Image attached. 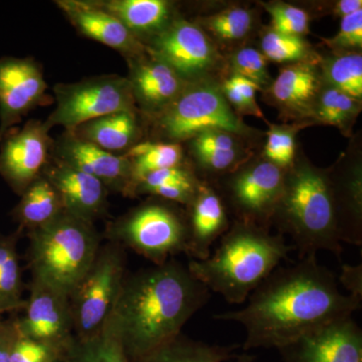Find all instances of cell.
Returning <instances> with one entry per match:
<instances>
[{
  "instance_id": "cell-43",
  "label": "cell",
  "mask_w": 362,
  "mask_h": 362,
  "mask_svg": "<svg viewBox=\"0 0 362 362\" xmlns=\"http://www.w3.org/2000/svg\"><path fill=\"white\" fill-rule=\"evenodd\" d=\"M16 335L14 320L0 321V362H11V347Z\"/></svg>"
},
{
  "instance_id": "cell-31",
  "label": "cell",
  "mask_w": 362,
  "mask_h": 362,
  "mask_svg": "<svg viewBox=\"0 0 362 362\" xmlns=\"http://www.w3.org/2000/svg\"><path fill=\"white\" fill-rule=\"evenodd\" d=\"M262 54L267 61L279 64L302 63L314 62L313 52L310 45L302 37L285 35L276 30H267L261 40Z\"/></svg>"
},
{
  "instance_id": "cell-6",
  "label": "cell",
  "mask_w": 362,
  "mask_h": 362,
  "mask_svg": "<svg viewBox=\"0 0 362 362\" xmlns=\"http://www.w3.org/2000/svg\"><path fill=\"white\" fill-rule=\"evenodd\" d=\"M109 238L161 265L170 257L187 252V221L173 207L150 202L114 223Z\"/></svg>"
},
{
  "instance_id": "cell-26",
  "label": "cell",
  "mask_w": 362,
  "mask_h": 362,
  "mask_svg": "<svg viewBox=\"0 0 362 362\" xmlns=\"http://www.w3.org/2000/svg\"><path fill=\"white\" fill-rule=\"evenodd\" d=\"M54 362H129L118 340L102 329L87 337H74L59 350Z\"/></svg>"
},
{
  "instance_id": "cell-21",
  "label": "cell",
  "mask_w": 362,
  "mask_h": 362,
  "mask_svg": "<svg viewBox=\"0 0 362 362\" xmlns=\"http://www.w3.org/2000/svg\"><path fill=\"white\" fill-rule=\"evenodd\" d=\"M187 221V254L197 261L209 258L211 245L228 230V216L223 199L213 187L201 185L195 195Z\"/></svg>"
},
{
  "instance_id": "cell-44",
  "label": "cell",
  "mask_w": 362,
  "mask_h": 362,
  "mask_svg": "<svg viewBox=\"0 0 362 362\" xmlns=\"http://www.w3.org/2000/svg\"><path fill=\"white\" fill-rule=\"evenodd\" d=\"M361 0H340V1L335 4L333 13H334L335 16L342 18L344 16H349V14L361 11Z\"/></svg>"
},
{
  "instance_id": "cell-2",
  "label": "cell",
  "mask_w": 362,
  "mask_h": 362,
  "mask_svg": "<svg viewBox=\"0 0 362 362\" xmlns=\"http://www.w3.org/2000/svg\"><path fill=\"white\" fill-rule=\"evenodd\" d=\"M209 292L187 267L169 259L125 278L103 329L136 362L180 335Z\"/></svg>"
},
{
  "instance_id": "cell-27",
  "label": "cell",
  "mask_w": 362,
  "mask_h": 362,
  "mask_svg": "<svg viewBox=\"0 0 362 362\" xmlns=\"http://www.w3.org/2000/svg\"><path fill=\"white\" fill-rule=\"evenodd\" d=\"M126 158L131 163V180L128 197H132L135 185L145 175L160 169L178 168L182 160V148L178 143L144 142L128 150Z\"/></svg>"
},
{
  "instance_id": "cell-20",
  "label": "cell",
  "mask_w": 362,
  "mask_h": 362,
  "mask_svg": "<svg viewBox=\"0 0 362 362\" xmlns=\"http://www.w3.org/2000/svg\"><path fill=\"white\" fill-rule=\"evenodd\" d=\"M320 71L314 62L287 65L269 87L272 101L289 118H313L322 88Z\"/></svg>"
},
{
  "instance_id": "cell-35",
  "label": "cell",
  "mask_w": 362,
  "mask_h": 362,
  "mask_svg": "<svg viewBox=\"0 0 362 362\" xmlns=\"http://www.w3.org/2000/svg\"><path fill=\"white\" fill-rule=\"evenodd\" d=\"M296 130L291 127L271 126L265 146V154L268 161L277 165L278 168H292L294 161L296 141H295Z\"/></svg>"
},
{
  "instance_id": "cell-33",
  "label": "cell",
  "mask_w": 362,
  "mask_h": 362,
  "mask_svg": "<svg viewBox=\"0 0 362 362\" xmlns=\"http://www.w3.org/2000/svg\"><path fill=\"white\" fill-rule=\"evenodd\" d=\"M264 6L271 16L272 30L296 37H303L308 33L310 16L304 9L282 2Z\"/></svg>"
},
{
  "instance_id": "cell-38",
  "label": "cell",
  "mask_w": 362,
  "mask_h": 362,
  "mask_svg": "<svg viewBox=\"0 0 362 362\" xmlns=\"http://www.w3.org/2000/svg\"><path fill=\"white\" fill-rule=\"evenodd\" d=\"M328 47L337 51L356 52L362 47V9L341 18L334 37L325 40Z\"/></svg>"
},
{
  "instance_id": "cell-34",
  "label": "cell",
  "mask_w": 362,
  "mask_h": 362,
  "mask_svg": "<svg viewBox=\"0 0 362 362\" xmlns=\"http://www.w3.org/2000/svg\"><path fill=\"white\" fill-rule=\"evenodd\" d=\"M230 63L235 75L247 78L258 86L259 89L271 85L267 59L258 49L243 47L233 54Z\"/></svg>"
},
{
  "instance_id": "cell-32",
  "label": "cell",
  "mask_w": 362,
  "mask_h": 362,
  "mask_svg": "<svg viewBox=\"0 0 362 362\" xmlns=\"http://www.w3.org/2000/svg\"><path fill=\"white\" fill-rule=\"evenodd\" d=\"M254 16L247 9L233 7L204 18V25L218 39L239 40L251 32Z\"/></svg>"
},
{
  "instance_id": "cell-14",
  "label": "cell",
  "mask_w": 362,
  "mask_h": 362,
  "mask_svg": "<svg viewBox=\"0 0 362 362\" xmlns=\"http://www.w3.org/2000/svg\"><path fill=\"white\" fill-rule=\"evenodd\" d=\"M25 316L14 320L23 337L61 349L74 337L70 298L39 281L30 285Z\"/></svg>"
},
{
  "instance_id": "cell-41",
  "label": "cell",
  "mask_w": 362,
  "mask_h": 362,
  "mask_svg": "<svg viewBox=\"0 0 362 362\" xmlns=\"http://www.w3.org/2000/svg\"><path fill=\"white\" fill-rule=\"evenodd\" d=\"M233 84L239 90L240 96L244 99L245 103L247 105L249 115L256 116L258 118L264 119V114L259 108L256 100L257 90H261L256 84L247 80L246 78L240 77V76L235 75L230 78Z\"/></svg>"
},
{
  "instance_id": "cell-3",
  "label": "cell",
  "mask_w": 362,
  "mask_h": 362,
  "mask_svg": "<svg viewBox=\"0 0 362 362\" xmlns=\"http://www.w3.org/2000/svg\"><path fill=\"white\" fill-rule=\"evenodd\" d=\"M291 250L282 235L237 221L214 255L202 261L192 259L187 268L209 291L218 293L228 303L242 304Z\"/></svg>"
},
{
  "instance_id": "cell-36",
  "label": "cell",
  "mask_w": 362,
  "mask_h": 362,
  "mask_svg": "<svg viewBox=\"0 0 362 362\" xmlns=\"http://www.w3.org/2000/svg\"><path fill=\"white\" fill-rule=\"evenodd\" d=\"M201 183L195 176L187 169L180 168H171L160 169L145 175L132 192L133 195L149 194L150 192L156 188L163 187H173V185H182V187H199Z\"/></svg>"
},
{
  "instance_id": "cell-24",
  "label": "cell",
  "mask_w": 362,
  "mask_h": 362,
  "mask_svg": "<svg viewBox=\"0 0 362 362\" xmlns=\"http://www.w3.org/2000/svg\"><path fill=\"white\" fill-rule=\"evenodd\" d=\"M65 211L63 202L54 185L40 175L33 181L13 211L20 228L28 232L51 223Z\"/></svg>"
},
{
  "instance_id": "cell-37",
  "label": "cell",
  "mask_w": 362,
  "mask_h": 362,
  "mask_svg": "<svg viewBox=\"0 0 362 362\" xmlns=\"http://www.w3.org/2000/svg\"><path fill=\"white\" fill-rule=\"evenodd\" d=\"M61 349L23 337L16 329L11 362H54Z\"/></svg>"
},
{
  "instance_id": "cell-13",
  "label": "cell",
  "mask_w": 362,
  "mask_h": 362,
  "mask_svg": "<svg viewBox=\"0 0 362 362\" xmlns=\"http://www.w3.org/2000/svg\"><path fill=\"white\" fill-rule=\"evenodd\" d=\"M285 362H362V331L352 316L309 331L279 349Z\"/></svg>"
},
{
  "instance_id": "cell-4",
  "label": "cell",
  "mask_w": 362,
  "mask_h": 362,
  "mask_svg": "<svg viewBox=\"0 0 362 362\" xmlns=\"http://www.w3.org/2000/svg\"><path fill=\"white\" fill-rule=\"evenodd\" d=\"M273 220L291 235L301 258L318 251L341 255L330 176L325 171L308 163L292 166L285 173Z\"/></svg>"
},
{
  "instance_id": "cell-25",
  "label": "cell",
  "mask_w": 362,
  "mask_h": 362,
  "mask_svg": "<svg viewBox=\"0 0 362 362\" xmlns=\"http://www.w3.org/2000/svg\"><path fill=\"white\" fill-rule=\"evenodd\" d=\"M237 346H220L178 335L136 362H226L237 357Z\"/></svg>"
},
{
  "instance_id": "cell-30",
  "label": "cell",
  "mask_w": 362,
  "mask_h": 362,
  "mask_svg": "<svg viewBox=\"0 0 362 362\" xmlns=\"http://www.w3.org/2000/svg\"><path fill=\"white\" fill-rule=\"evenodd\" d=\"M361 109V100L325 84L317 97L313 118L349 132Z\"/></svg>"
},
{
  "instance_id": "cell-11",
  "label": "cell",
  "mask_w": 362,
  "mask_h": 362,
  "mask_svg": "<svg viewBox=\"0 0 362 362\" xmlns=\"http://www.w3.org/2000/svg\"><path fill=\"white\" fill-rule=\"evenodd\" d=\"M147 51L187 82L213 70L218 58L204 30L185 20L171 21L165 30L152 37Z\"/></svg>"
},
{
  "instance_id": "cell-17",
  "label": "cell",
  "mask_w": 362,
  "mask_h": 362,
  "mask_svg": "<svg viewBox=\"0 0 362 362\" xmlns=\"http://www.w3.org/2000/svg\"><path fill=\"white\" fill-rule=\"evenodd\" d=\"M42 175L59 192L66 213L93 223L106 211L108 189L94 176L59 158L45 164Z\"/></svg>"
},
{
  "instance_id": "cell-7",
  "label": "cell",
  "mask_w": 362,
  "mask_h": 362,
  "mask_svg": "<svg viewBox=\"0 0 362 362\" xmlns=\"http://www.w3.org/2000/svg\"><path fill=\"white\" fill-rule=\"evenodd\" d=\"M123 247L111 242L100 247L94 263L70 297L74 334L87 337L103 329L125 280Z\"/></svg>"
},
{
  "instance_id": "cell-10",
  "label": "cell",
  "mask_w": 362,
  "mask_h": 362,
  "mask_svg": "<svg viewBox=\"0 0 362 362\" xmlns=\"http://www.w3.org/2000/svg\"><path fill=\"white\" fill-rule=\"evenodd\" d=\"M285 171L270 161L252 164L226 183V197L240 223L267 228L284 187Z\"/></svg>"
},
{
  "instance_id": "cell-1",
  "label": "cell",
  "mask_w": 362,
  "mask_h": 362,
  "mask_svg": "<svg viewBox=\"0 0 362 362\" xmlns=\"http://www.w3.org/2000/svg\"><path fill=\"white\" fill-rule=\"evenodd\" d=\"M361 308V299L343 295L334 274L318 263L316 254H309L294 265L272 272L250 295L245 308L214 318L244 326V350L279 349Z\"/></svg>"
},
{
  "instance_id": "cell-40",
  "label": "cell",
  "mask_w": 362,
  "mask_h": 362,
  "mask_svg": "<svg viewBox=\"0 0 362 362\" xmlns=\"http://www.w3.org/2000/svg\"><path fill=\"white\" fill-rule=\"evenodd\" d=\"M197 160L202 168L211 173L228 170L238 161V150L232 151L206 152L197 154Z\"/></svg>"
},
{
  "instance_id": "cell-18",
  "label": "cell",
  "mask_w": 362,
  "mask_h": 362,
  "mask_svg": "<svg viewBox=\"0 0 362 362\" xmlns=\"http://www.w3.org/2000/svg\"><path fill=\"white\" fill-rule=\"evenodd\" d=\"M59 160L80 169L101 181L107 189L127 195L131 180V163L125 156H117L92 143L66 133L57 144Z\"/></svg>"
},
{
  "instance_id": "cell-19",
  "label": "cell",
  "mask_w": 362,
  "mask_h": 362,
  "mask_svg": "<svg viewBox=\"0 0 362 362\" xmlns=\"http://www.w3.org/2000/svg\"><path fill=\"white\" fill-rule=\"evenodd\" d=\"M128 62L130 74L127 78L135 104L146 113L160 115L188 85L170 66L149 54Z\"/></svg>"
},
{
  "instance_id": "cell-8",
  "label": "cell",
  "mask_w": 362,
  "mask_h": 362,
  "mask_svg": "<svg viewBox=\"0 0 362 362\" xmlns=\"http://www.w3.org/2000/svg\"><path fill=\"white\" fill-rule=\"evenodd\" d=\"M157 118L159 131L171 143L194 138L206 130H223L235 135L250 131L230 108L221 88L209 83L187 86Z\"/></svg>"
},
{
  "instance_id": "cell-42",
  "label": "cell",
  "mask_w": 362,
  "mask_h": 362,
  "mask_svg": "<svg viewBox=\"0 0 362 362\" xmlns=\"http://www.w3.org/2000/svg\"><path fill=\"white\" fill-rule=\"evenodd\" d=\"M340 281L350 295L362 300V267L343 265Z\"/></svg>"
},
{
  "instance_id": "cell-39",
  "label": "cell",
  "mask_w": 362,
  "mask_h": 362,
  "mask_svg": "<svg viewBox=\"0 0 362 362\" xmlns=\"http://www.w3.org/2000/svg\"><path fill=\"white\" fill-rule=\"evenodd\" d=\"M233 135L235 134L223 130L204 131L194 138L192 144L195 154L237 150V143Z\"/></svg>"
},
{
  "instance_id": "cell-15",
  "label": "cell",
  "mask_w": 362,
  "mask_h": 362,
  "mask_svg": "<svg viewBox=\"0 0 362 362\" xmlns=\"http://www.w3.org/2000/svg\"><path fill=\"white\" fill-rule=\"evenodd\" d=\"M49 130L45 122L30 120L2 144L0 175L16 194H23L42 175L52 146Z\"/></svg>"
},
{
  "instance_id": "cell-22",
  "label": "cell",
  "mask_w": 362,
  "mask_h": 362,
  "mask_svg": "<svg viewBox=\"0 0 362 362\" xmlns=\"http://www.w3.org/2000/svg\"><path fill=\"white\" fill-rule=\"evenodd\" d=\"M96 4L139 40L144 35L156 37L171 23L170 4L164 0H108Z\"/></svg>"
},
{
  "instance_id": "cell-16",
  "label": "cell",
  "mask_w": 362,
  "mask_h": 362,
  "mask_svg": "<svg viewBox=\"0 0 362 362\" xmlns=\"http://www.w3.org/2000/svg\"><path fill=\"white\" fill-rule=\"evenodd\" d=\"M56 4L81 35L115 49L127 61L148 54L146 45L96 1L59 0Z\"/></svg>"
},
{
  "instance_id": "cell-23",
  "label": "cell",
  "mask_w": 362,
  "mask_h": 362,
  "mask_svg": "<svg viewBox=\"0 0 362 362\" xmlns=\"http://www.w3.org/2000/svg\"><path fill=\"white\" fill-rule=\"evenodd\" d=\"M68 132L112 153L132 148L139 136V126L134 111H121L100 117Z\"/></svg>"
},
{
  "instance_id": "cell-29",
  "label": "cell",
  "mask_w": 362,
  "mask_h": 362,
  "mask_svg": "<svg viewBox=\"0 0 362 362\" xmlns=\"http://www.w3.org/2000/svg\"><path fill=\"white\" fill-rule=\"evenodd\" d=\"M323 84L361 100L362 56L361 52L337 54L320 62Z\"/></svg>"
},
{
  "instance_id": "cell-5",
  "label": "cell",
  "mask_w": 362,
  "mask_h": 362,
  "mask_svg": "<svg viewBox=\"0 0 362 362\" xmlns=\"http://www.w3.org/2000/svg\"><path fill=\"white\" fill-rule=\"evenodd\" d=\"M33 280L70 298L96 259L100 235L92 223L64 211L28 232Z\"/></svg>"
},
{
  "instance_id": "cell-12",
  "label": "cell",
  "mask_w": 362,
  "mask_h": 362,
  "mask_svg": "<svg viewBox=\"0 0 362 362\" xmlns=\"http://www.w3.org/2000/svg\"><path fill=\"white\" fill-rule=\"evenodd\" d=\"M47 84L33 59H0V140L37 107L49 103Z\"/></svg>"
},
{
  "instance_id": "cell-9",
  "label": "cell",
  "mask_w": 362,
  "mask_h": 362,
  "mask_svg": "<svg viewBox=\"0 0 362 362\" xmlns=\"http://www.w3.org/2000/svg\"><path fill=\"white\" fill-rule=\"evenodd\" d=\"M57 107L47 120V127L63 126L66 131L110 114L134 111L135 101L127 78L117 75L85 78L54 88Z\"/></svg>"
},
{
  "instance_id": "cell-45",
  "label": "cell",
  "mask_w": 362,
  "mask_h": 362,
  "mask_svg": "<svg viewBox=\"0 0 362 362\" xmlns=\"http://www.w3.org/2000/svg\"><path fill=\"white\" fill-rule=\"evenodd\" d=\"M0 313H1V312H0Z\"/></svg>"
},
{
  "instance_id": "cell-28",
  "label": "cell",
  "mask_w": 362,
  "mask_h": 362,
  "mask_svg": "<svg viewBox=\"0 0 362 362\" xmlns=\"http://www.w3.org/2000/svg\"><path fill=\"white\" fill-rule=\"evenodd\" d=\"M23 228L11 235H0V312L25 308L21 271L16 245Z\"/></svg>"
}]
</instances>
